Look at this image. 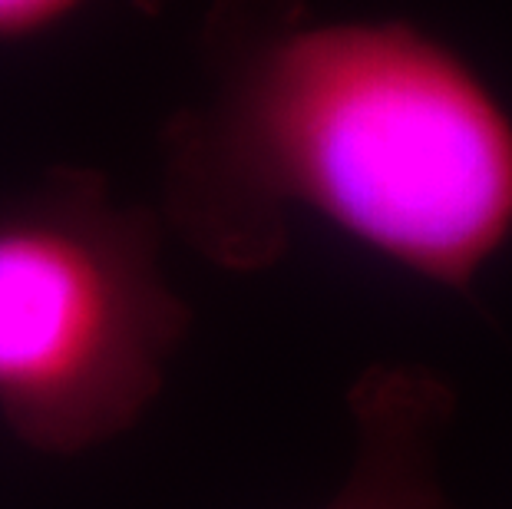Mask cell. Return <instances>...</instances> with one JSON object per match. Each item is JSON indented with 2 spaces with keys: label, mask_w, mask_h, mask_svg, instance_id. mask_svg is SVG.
Masks as SVG:
<instances>
[{
  "label": "cell",
  "mask_w": 512,
  "mask_h": 509,
  "mask_svg": "<svg viewBox=\"0 0 512 509\" xmlns=\"http://www.w3.org/2000/svg\"><path fill=\"white\" fill-rule=\"evenodd\" d=\"M199 90L159 129V215L222 272H265L294 212L470 295L512 242V116L410 20L212 0Z\"/></svg>",
  "instance_id": "6da1fadb"
},
{
  "label": "cell",
  "mask_w": 512,
  "mask_h": 509,
  "mask_svg": "<svg viewBox=\"0 0 512 509\" xmlns=\"http://www.w3.org/2000/svg\"><path fill=\"white\" fill-rule=\"evenodd\" d=\"M354 463L324 509H456L440 447L456 414L443 374L423 364H374L347 394Z\"/></svg>",
  "instance_id": "3957f363"
},
{
  "label": "cell",
  "mask_w": 512,
  "mask_h": 509,
  "mask_svg": "<svg viewBox=\"0 0 512 509\" xmlns=\"http://www.w3.org/2000/svg\"><path fill=\"white\" fill-rule=\"evenodd\" d=\"M162 229L159 209L83 166L0 196V420L30 450L100 447L162 391L192 324Z\"/></svg>",
  "instance_id": "7a4b0ae2"
},
{
  "label": "cell",
  "mask_w": 512,
  "mask_h": 509,
  "mask_svg": "<svg viewBox=\"0 0 512 509\" xmlns=\"http://www.w3.org/2000/svg\"><path fill=\"white\" fill-rule=\"evenodd\" d=\"M90 4L100 0H0V43L47 34ZM119 4L133 7L139 17H162L169 0H119Z\"/></svg>",
  "instance_id": "277c9868"
}]
</instances>
